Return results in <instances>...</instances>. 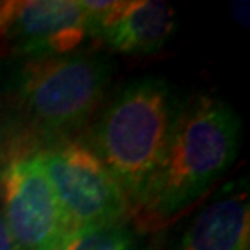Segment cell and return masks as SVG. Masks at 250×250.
Instances as JSON below:
<instances>
[{
	"label": "cell",
	"mask_w": 250,
	"mask_h": 250,
	"mask_svg": "<svg viewBox=\"0 0 250 250\" xmlns=\"http://www.w3.org/2000/svg\"><path fill=\"white\" fill-rule=\"evenodd\" d=\"M241 123L215 97H195L182 109L167 152L130 211L139 232H156L197 204L232 167Z\"/></svg>",
	"instance_id": "cell-2"
},
{
	"label": "cell",
	"mask_w": 250,
	"mask_h": 250,
	"mask_svg": "<svg viewBox=\"0 0 250 250\" xmlns=\"http://www.w3.org/2000/svg\"><path fill=\"white\" fill-rule=\"evenodd\" d=\"M184 106L167 80L143 76L117 91L83 132L82 141L115 178L130 211L163 160Z\"/></svg>",
	"instance_id": "cell-3"
},
{
	"label": "cell",
	"mask_w": 250,
	"mask_h": 250,
	"mask_svg": "<svg viewBox=\"0 0 250 250\" xmlns=\"http://www.w3.org/2000/svg\"><path fill=\"white\" fill-rule=\"evenodd\" d=\"M249 208L243 189L219 197L193 219L172 250H249Z\"/></svg>",
	"instance_id": "cell-8"
},
{
	"label": "cell",
	"mask_w": 250,
	"mask_h": 250,
	"mask_svg": "<svg viewBox=\"0 0 250 250\" xmlns=\"http://www.w3.org/2000/svg\"><path fill=\"white\" fill-rule=\"evenodd\" d=\"M67 217L72 239L106 224L130 221V206L115 178L82 139L37 152Z\"/></svg>",
	"instance_id": "cell-4"
},
{
	"label": "cell",
	"mask_w": 250,
	"mask_h": 250,
	"mask_svg": "<svg viewBox=\"0 0 250 250\" xmlns=\"http://www.w3.org/2000/svg\"><path fill=\"white\" fill-rule=\"evenodd\" d=\"M0 211L21 250H65L67 217L37 154L0 165Z\"/></svg>",
	"instance_id": "cell-5"
},
{
	"label": "cell",
	"mask_w": 250,
	"mask_h": 250,
	"mask_svg": "<svg viewBox=\"0 0 250 250\" xmlns=\"http://www.w3.org/2000/svg\"><path fill=\"white\" fill-rule=\"evenodd\" d=\"M111 74L109 58L93 50L19 58L0 80V165L80 139Z\"/></svg>",
	"instance_id": "cell-1"
},
{
	"label": "cell",
	"mask_w": 250,
	"mask_h": 250,
	"mask_svg": "<svg viewBox=\"0 0 250 250\" xmlns=\"http://www.w3.org/2000/svg\"><path fill=\"white\" fill-rule=\"evenodd\" d=\"M176 26L174 8L158 0L113 2V8L95 24L99 37L123 54H154L170 39Z\"/></svg>",
	"instance_id": "cell-7"
},
{
	"label": "cell",
	"mask_w": 250,
	"mask_h": 250,
	"mask_svg": "<svg viewBox=\"0 0 250 250\" xmlns=\"http://www.w3.org/2000/svg\"><path fill=\"white\" fill-rule=\"evenodd\" d=\"M89 37L82 0L0 2V46L17 58L78 52Z\"/></svg>",
	"instance_id": "cell-6"
},
{
	"label": "cell",
	"mask_w": 250,
	"mask_h": 250,
	"mask_svg": "<svg viewBox=\"0 0 250 250\" xmlns=\"http://www.w3.org/2000/svg\"><path fill=\"white\" fill-rule=\"evenodd\" d=\"M0 250H21L17 247V243L13 241L11 233H9L8 224L2 217V211H0Z\"/></svg>",
	"instance_id": "cell-10"
},
{
	"label": "cell",
	"mask_w": 250,
	"mask_h": 250,
	"mask_svg": "<svg viewBox=\"0 0 250 250\" xmlns=\"http://www.w3.org/2000/svg\"><path fill=\"white\" fill-rule=\"evenodd\" d=\"M65 250H152V245L132 221H121L76 235Z\"/></svg>",
	"instance_id": "cell-9"
}]
</instances>
